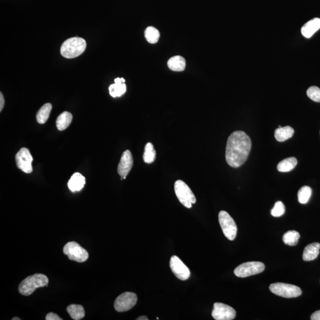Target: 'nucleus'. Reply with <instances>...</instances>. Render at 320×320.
<instances>
[{
    "label": "nucleus",
    "instance_id": "obj_8",
    "mask_svg": "<svg viewBox=\"0 0 320 320\" xmlns=\"http://www.w3.org/2000/svg\"><path fill=\"white\" fill-rule=\"evenodd\" d=\"M265 265L260 262H249L242 264L234 270V274L239 278H246L259 274L264 271Z\"/></svg>",
    "mask_w": 320,
    "mask_h": 320
},
{
    "label": "nucleus",
    "instance_id": "obj_5",
    "mask_svg": "<svg viewBox=\"0 0 320 320\" xmlns=\"http://www.w3.org/2000/svg\"><path fill=\"white\" fill-rule=\"evenodd\" d=\"M269 289L274 294L286 298H296L302 294L301 289L299 287L291 284H272L270 285Z\"/></svg>",
    "mask_w": 320,
    "mask_h": 320
},
{
    "label": "nucleus",
    "instance_id": "obj_17",
    "mask_svg": "<svg viewBox=\"0 0 320 320\" xmlns=\"http://www.w3.org/2000/svg\"><path fill=\"white\" fill-rule=\"evenodd\" d=\"M320 244L313 243L305 247L302 254V259L304 261H312L317 259L320 253Z\"/></svg>",
    "mask_w": 320,
    "mask_h": 320
},
{
    "label": "nucleus",
    "instance_id": "obj_20",
    "mask_svg": "<svg viewBox=\"0 0 320 320\" xmlns=\"http://www.w3.org/2000/svg\"><path fill=\"white\" fill-rule=\"evenodd\" d=\"M72 120V114L69 111H64L58 116L57 120H56V125H57L58 130L60 131L66 130L71 124Z\"/></svg>",
    "mask_w": 320,
    "mask_h": 320
},
{
    "label": "nucleus",
    "instance_id": "obj_3",
    "mask_svg": "<svg viewBox=\"0 0 320 320\" xmlns=\"http://www.w3.org/2000/svg\"><path fill=\"white\" fill-rule=\"evenodd\" d=\"M48 278L45 275L36 274L29 276L20 284L19 291L23 295H31L37 288L48 286Z\"/></svg>",
    "mask_w": 320,
    "mask_h": 320
},
{
    "label": "nucleus",
    "instance_id": "obj_19",
    "mask_svg": "<svg viewBox=\"0 0 320 320\" xmlns=\"http://www.w3.org/2000/svg\"><path fill=\"white\" fill-rule=\"evenodd\" d=\"M167 65L169 69L173 71H183L186 68V61L181 56H175L170 59Z\"/></svg>",
    "mask_w": 320,
    "mask_h": 320
},
{
    "label": "nucleus",
    "instance_id": "obj_10",
    "mask_svg": "<svg viewBox=\"0 0 320 320\" xmlns=\"http://www.w3.org/2000/svg\"><path fill=\"white\" fill-rule=\"evenodd\" d=\"M212 316L216 320H232L236 318V311L228 305L216 302L213 305Z\"/></svg>",
    "mask_w": 320,
    "mask_h": 320
},
{
    "label": "nucleus",
    "instance_id": "obj_6",
    "mask_svg": "<svg viewBox=\"0 0 320 320\" xmlns=\"http://www.w3.org/2000/svg\"><path fill=\"white\" fill-rule=\"evenodd\" d=\"M63 252L70 260L78 263L86 262L89 258V253L86 249L75 242L66 244L64 247Z\"/></svg>",
    "mask_w": 320,
    "mask_h": 320
},
{
    "label": "nucleus",
    "instance_id": "obj_13",
    "mask_svg": "<svg viewBox=\"0 0 320 320\" xmlns=\"http://www.w3.org/2000/svg\"><path fill=\"white\" fill-rule=\"evenodd\" d=\"M134 165L133 155L130 150H126L123 152L120 163L117 167V172L121 176L122 179H125L126 176L131 172Z\"/></svg>",
    "mask_w": 320,
    "mask_h": 320
},
{
    "label": "nucleus",
    "instance_id": "obj_22",
    "mask_svg": "<svg viewBox=\"0 0 320 320\" xmlns=\"http://www.w3.org/2000/svg\"><path fill=\"white\" fill-rule=\"evenodd\" d=\"M52 105L51 104H46L40 108L37 111L36 114V119L38 123L40 124H44L48 120L50 114L52 110Z\"/></svg>",
    "mask_w": 320,
    "mask_h": 320
},
{
    "label": "nucleus",
    "instance_id": "obj_18",
    "mask_svg": "<svg viewBox=\"0 0 320 320\" xmlns=\"http://www.w3.org/2000/svg\"><path fill=\"white\" fill-rule=\"evenodd\" d=\"M294 130L289 126L278 128L275 131V137L279 142H284L292 138Z\"/></svg>",
    "mask_w": 320,
    "mask_h": 320
},
{
    "label": "nucleus",
    "instance_id": "obj_16",
    "mask_svg": "<svg viewBox=\"0 0 320 320\" xmlns=\"http://www.w3.org/2000/svg\"><path fill=\"white\" fill-rule=\"evenodd\" d=\"M320 29V19L315 18L311 20L310 21L302 26L301 33L305 37L310 38L313 36V35L318 31Z\"/></svg>",
    "mask_w": 320,
    "mask_h": 320
},
{
    "label": "nucleus",
    "instance_id": "obj_29",
    "mask_svg": "<svg viewBox=\"0 0 320 320\" xmlns=\"http://www.w3.org/2000/svg\"><path fill=\"white\" fill-rule=\"evenodd\" d=\"M308 98L314 102H320V89L316 86H312L307 92Z\"/></svg>",
    "mask_w": 320,
    "mask_h": 320
},
{
    "label": "nucleus",
    "instance_id": "obj_33",
    "mask_svg": "<svg viewBox=\"0 0 320 320\" xmlns=\"http://www.w3.org/2000/svg\"><path fill=\"white\" fill-rule=\"evenodd\" d=\"M137 320H148V319L146 316H141L137 319Z\"/></svg>",
    "mask_w": 320,
    "mask_h": 320
},
{
    "label": "nucleus",
    "instance_id": "obj_11",
    "mask_svg": "<svg viewBox=\"0 0 320 320\" xmlns=\"http://www.w3.org/2000/svg\"><path fill=\"white\" fill-rule=\"evenodd\" d=\"M30 151L26 148H22L16 155V162L17 167L22 172L29 174L33 172L32 163L33 161Z\"/></svg>",
    "mask_w": 320,
    "mask_h": 320
},
{
    "label": "nucleus",
    "instance_id": "obj_30",
    "mask_svg": "<svg viewBox=\"0 0 320 320\" xmlns=\"http://www.w3.org/2000/svg\"><path fill=\"white\" fill-rule=\"evenodd\" d=\"M45 319L46 320H62L63 319H61L57 314L53 313H49L47 314Z\"/></svg>",
    "mask_w": 320,
    "mask_h": 320
},
{
    "label": "nucleus",
    "instance_id": "obj_31",
    "mask_svg": "<svg viewBox=\"0 0 320 320\" xmlns=\"http://www.w3.org/2000/svg\"><path fill=\"white\" fill-rule=\"evenodd\" d=\"M311 320H320V310L317 311L313 313L311 316Z\"/></svg>",
    "mask_w": 320,
    "mask_h": 320
},
{
    "label": "nucleus",
    "instance_id": "obj_28",
    "mask_svg": "<svg viewBox=\"0 0 320 320\" xmlns=\"http://www.w3.org/2000/svg\"><path fill=\"white\" fill-rule=\"evenodd\" d=\"M285 212V207L281 201L276 202L275 206L271 210V215L275 217H280Z\"/></svg>",
    "mask_w": 320,
    "mask_h": 320
},
{
    "label": "nucleus",
    "instance_id": "obj_4",
    "mask_svg": "<svg viewBox=\"0 0 320 320\" xmlns=\"http://www.w3.org/2000/svg\"><path fill=\"white\" fill-rule=\"evenodd\" d=\"M176 195L180 203L187 208H192V204L196 203V199L192 190L183 181L177 180L175 183Z\"/></svg>",
    "mask_w": 320,
    "mask_h": 320
},
{
    "label": "nucleus",
    "instance_id": "obj_14",
    "mask_svg": "<svg viewBox=\"0 0 320 320\" xmlns=\"http://www.w3.org/2000/svg\"><path fill=\"white\" fill-rule=\"evenodd\" d=\"M86 184V178L79 173H75L72 176L68 183L69 189L72 192L80 191Z\"/></svg>",
    "mask_w": 320,
    "mask_h": 320
},
{
    "label": "nucleus",
    "instance_id": "obj_34",
    "mask_svg": "<svg viewBox=\"0 0 320 320\" xmlns=\"http://www.w3.org/2000/svg\"><path fill=\"white\" fill-rule=\"evenodd\" d=\"M12 320H21V319H19L18 317H14V318H13Z\"/></svg>",
    "mask_w": 320,
    "mask_h": 320
},
{
    "label": "nucleus",
    "instance_id": "obj_23",
    "mask_svg": "<svg viewBox=\"0 0 320 320\" xmlns=\"http://www.w3.org/2000/svg\"><path fill=\"white\" fill-rule=\"evenodd\" d=\"M67 310L73 320H80L85 316L84 308L81 305H70Z\"/></svg>",
    "mask_w": 320,
    "mask_h": 320
},
{
    "label": "nucleus",
    "instance_id": "obj_7",
    "mask_svg": "<svg viewBox=\"0 0 320 320\" xmlns=\"http://www.w3.org/2000/svg\"><path fill=\"white\" fill-rule=\"evenodd\" d=\"M218 218L224 236L229 240L233 241L236 239L237 227L233 218L224 211H222L219 213Z\"/></svg>",
    "mask_w": 320,
    "mask_h": 320
},
{
    "label": "nucleus",
    "instance_id": "obj_1",
    "mask_svg": "<svg viewBox=\"0 0 320 320\" xmlns=\"http://www.w3.org/2000/svg\"><path fill=\"white\" fill-rule=\"evenodd\" d=\"M251 148V142L245 132L237 131L232 133L226 146L225 159L228 165L238 168L246 162Z\"/></svg>",
    "mask_w": 320,
    "mask_h": 320
},
{
    "label": "nucleus",
    "instance_id": "obj_24",
    "mask_svg": "<svg viewBox=\"0 0 320 320\" xmlns=\"http://www.w3.org/2000/svg\"><path fill=\"white\" fill-rule=\"evenodd\" d=\"M156 158V151L154 145L151 142L146 143L145 146L144 152H143V159L146 164H151Z\"/></svg>",
    "mask_w": 320,
    "mask_h": 320
},
{
    "label": "nucleus",
    "instance_id": "obj_25",
    "mask_svg": "<svg viewBox=\"0 0 320 320\" xmlns=\"http://www.w3.org/2000/svg\"><path fill=\"white\" fill-rule=\"evenodd\" d=\"M299 237H300V235L298 232L289 231L284 235L283 242L287 246H295L297 245Z\"/></svg>",
    "mask_w": 320,
    "mask_h": 320
},
{
    "label": "nucleus",
    "instance_id": "obj_12",
    "mask_svg": "<svg viewBox=\"0 0 320 320\" xmlns=\"http://www.w3.org/2000/svg\"><path fill=\"white\" fill-rule=\"evenodd\" d=\"M170 266L173 274L178 280L186 281L189 278L190 272L189 268L176 255H173L170 259Z\"/></svg>",
    "mask_w": 320,
    "mask_h": 320
},
{
    "label": "nucleus",
    "instance_id": "obj_32",
    "mask_svg": "<svg viewBox=\"0 0 320 320\" xmlns=\"http://www.w3.org/2000/svg\"><path fill=\"white\" fill-rule=\"evenodd\" d=\"M4 106V99L2 93H0V111H2Z\"/></svg>",
    "mask_w": 320,
    "mask_h": 320
},
{
    "label": "nucleus",
    "instance_id": "obj_21",
    "mask_svg": "<svg viewBox=\"0 0 320 320\" xmlns=\"http://www.w3.org/2000/svg\"><path fill=\"white\" fill-rule=\"evenodd\" d=\"M298 161L295 157H289L281 161L278 164L277 169L280 172L291 171L297 165Z\"/></svg>",
    "mask_w": 320,
    "mask_h": 320
},
{
    "label": "nucleus",
    "instance_id": "obj_26",
    "mask_svg": "<svg viewBox=\"0 0 320 320\" xmlns=\"http://www.w3.org/2000/svg\"><path fill=\"white\" fill-rule=\"evenodd\" d=\"M145 37L149 43H156L160 39V32L156 28L149 26L145 29Z\"/></svg>",
    "mask_w": 320,
    "mask_h": 320
},
{
    "label": "nucleus",
    "instance_id": "obj_2",
    "mask_svg": "<svg viewBox=\"0 0 320 320\" xmlns=\"http://www.w3.org/2000/svg\"><path fill=\"white\" fill-rule=\"evenodd\" d=\"M87 43L83 38L74 37L70 38L63 43L61 47V54L68 59L77 58L86 50Z\"/></svg>",
    "mask_w": 320,
    "mask_h": 320
},
{
    "label": "nucleus",
    "instance_id": "obj_27",
    "mask_svg": "<svg viewBox=\"0 0 320 320\" xmlns=\"http://www.w3.org/2000/svg\"><path fill=\"white\" fill-rule=\"evenodd\" d=\"M311 195H312V189L309 186H303L301 188L298 192V198L299 203L306 204L309 201Z\"/></svg>",
    "mask_w": 320,
    "mask_h": 320
},
{
    "label": "nucleus",
    "instance_id": "obj_9",
    "mask_svg": "<svg viewBox=\"0 0 320 320\" xmlns=\"http://www.w3.org/2000/svg\"><path fill=\"white\" fill-rule=\"evenodd\" d=\"M137 299V296L134 292L123 293L114 301V308L117 312H125L131 310L136 305Z\"/></svg>",
    "mask_w": 320,
    "mask_h": 320
},
{
    "label": "nucleus",
    "instance_id": "obj_15",
    "mask_svg": "<svg viewBox=\"0 0 320 320\" xmlns=\"http://www.w3.org/2000/svg\"><path fill=\"white\" fill-rule=\"evenodd\" d=\"M125 80L123 78H116L114 84L110 85L108 90L111 96L113 98L120 97L126 92Z\"/></svg>",
    "mask_w": 320,
    "mask_h": 320
}]
</instances>
